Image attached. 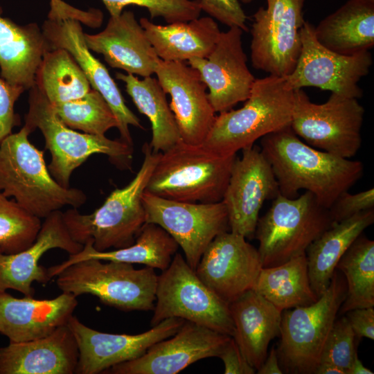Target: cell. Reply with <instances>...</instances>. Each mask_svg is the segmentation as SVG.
I'll return each instance as SVG.
<instances>
[{
    "mask_svg": "<svg viewBox=\"0 0 374 374\" xmlns=\"http://www.w3.org/2000/svg\"><path fill=\"white\" fill-rule=\"evenodd\" d=\"M260 148L272 168L280 195L294 198L305 190L328 209L364 172L360 161L314 148L302 141L290 126L261 138Z\"/></svg>",
    "mask_w": 374,
    "mask_h": 374,
    "instance_id": "cell-1",
    "label": "cell"
},
{
    "mask_svg": "<svg viewBox=\"0 0 374 374\" xmlns=\"http://www.w3.org/2000/svg\"><path fill=\"white\" fill-rule=\"evenodd\" d=\"M32 132L25 124L0 143V193L40 219L66 206L83 205L87 195L82 190L64 188L52 177L44 151L28 139Z\"/></svg>",
    "mask_w": 374,
    "mask_h": 374,
    "instance_id": "cell-2",
    "label": "cell"
},
{
    "mask_svg": "<svg viewBox=\"0 0 374 374\" xmlns=\"http://www.w3.org/2000/svg\"><path fill=\"white\" fill-rule=\"evenodd\" d=\"M144 158L133 179L122 188H116L104 203L90 214H82L76 208L62 212L71 238L84 244L91 241L99 251L132 245L145 223L143 195L158 161L159 153L150 144L143 147Z\"/></svg>",
    "mask_w": 374,
    "mask_h": 374,
    "instance_id": "cell-3",
    "label": "cell"
},
{
    "mask_svg": "<svg viewBox=\"0 0 374 374\" xmlns=\"http://www.w3.org/2000/svg\"><path fill=\"white\" fill-rule=\"evenodd\" d=\"M238 109L216 115L202 145L223 157L235 155L263 136L290 126L294 91L282 77L256 79L248 98Z\"/></svg>",
    "mask_w": 374,
    "mask_h": 374,
    "instance_id": "cell-4",
    "label": "cell"
},
{
    "mask_svg": "<svg viewBox=\"0 0 374 374\" xmlns=\"http://www.w3.org/2000/svg\"><path fill=\"white\" fill-rule=\"evenodd\" d=\"M235 157L181 140L159 153L145 191L179 202H221Z\"/></svg>",
    "mask_w": 374,
    "mask_h": 374,
    "instance_id": "cell-5",
    "label": "cell"
},
{
    "mask_svg": "<svg viewBox=\"0 0 374 374\" xmlns=\"http://www.w3.org/2000/svg\"><path fill=\"white\" fill-rule=\"evenodd\" d=\"M56 277L57 287L76 297L91 294L123 311H150L154 307L158 276L148 266L136 269L131 263L91 258L71 265Z\"/></svg>",
    "mask_w": 374,
    "mask_h": 374,
    "instance_id": "cell-6",
    "label": "cell"
},
{
    "mask_svg": "<svg viewBox=\"0 0 374 374\" xmlns=\"http://www.w3.org/2000/svg\"><path fill=\"white\" fill-rule=\"evenodd\" d=\"M346 292V279L335 269L328 289L315 303L282 312L280 341L276 350L283 371L314 374Z\"/></svg>",
    "mask_w": 374,
    "mask_h": 374,
    "instance_id": "cell-7",
    "label": "cell"
},
{
    "mask_svg": "<svg viewBox=\"0 0 374 374\" xmlns=\"http://www.w3.org/2000/svg\"><path fill=\"white\" fill-rule=\"evenodd\" d=\"M259 217L254 235L263 267L279 265L305 253L310 244L332 224L329 211L310 192L288 198L280 193Z\"/></svg>",
    "mask_w": 374,
    "mask_h": 374,
    "instance_id": "cell-8",
    "label": "cell"
},
{
    "mask_svg": "<svg viewBox=\"0 0 374 374\" xmlns=\"http://www.w3.org/2000/svg\"><path fill=\"white\" fill-rule=\"evenodd\" d=\"M28 105L25 124L42 133L51 155L48 169L62 186L70 187L72 172L93 154H105L118 163L131 159L133 146L121 140L80 133L66 126L35 84L29 89Z\"/></svg>",
    "mask_w": 374,
    "mask_h": 374,
    "instance_id": "cell-9",
    "label": "cell"
},
{
    "mask_svg": "<svg viewBox=\"0 0 374 374\" xmlns=\"http://www.w3.org/2000/svg\"><path fill=\"white\" fill-rule=\"evenodd\" d=\"M161 271L157 279L152 326L177 317L233 337L235 327L229 303L199 278L179 253Z\"/></svg>",
    "mask_w": 374,
    "mask_h": 374,
    "instance_id": "cell-10",
    "label": "cell"
},
{
    "mask_svg": "<svg viewBox=\"0 0 374 374\" xmlns=\"http://www.w3.org/2000/svg\"><path fill=\"white\" fill-rule=\"evenodd\" d=\"M364 115L357 98L331 93L327 101L317 104L299 89L294 90L290 127L309 145L350 159L361 148Z\"/></svg>",
    "mask_w": 374,
    "mask_h": 374,
    "instance_id": "cell-11",
    "label": "cell"
},
{
    "mask_svg": "<svg viewBox=\"0 0 374 374\" xmlns=\"http://www.w3.org/2000/svg\"><path fill=\"white\" fill-rule=\"evenodd\" d=\"M253 15L251 61L253 68L285 78L294 70L301 49L305 0H266Z\"/></svg>",
    "mask_w": 374,
    "mask_h": 374,
    "instance_id": "cell-12",
    "label": "cell"
},
{
    "mask_svg": "<svg viewBox=\"0 0 374 374\" xmlns=\"http://www.w3.org/2000/svg\"><path fill=\"white\" fill-rule=\"evenodd\" d=\"M301 49L293 71L285 77L290 90L313 87L342 96L359 99L363 91L358 83L373 64L365 51L354 55L332 51L316 38L314 26L305 21L301 29Z\"/></svg>",
    "mask_w": 374,
    "mask_h": 374,
    "instance_id": "cell-13",
    "label": "cell"
},
{
    "mask_svg": "<svg viewBox=\"0 0 374 374\" xmlns=\"http://www.w3.org/2000/svg\"><path fill=\"white\" fill-rule=\"evenodd\" d=\"M145 223L159 225L177 242L188 265L195 271L211 242L229 231L224 203H195L163 198L145 191Z\"/></svg>",
    "mask_w": 374,
    "mask_h": 374,
    "instance_id": "cell-14",
    "label": "cell"
},
{
    "mask_svg": "<svg viewBox=\"0 0 374 374\" xmlns=\"http://www.w3.org/2000/svg\"><path fill=\"white\" fill-rule=\"evenodd\" d=\"M235 157L222 202L228 215L230 231L251 238L259 213L268 199L280 193L272 168L260 148L253 145Z\"/></svg>",
    "mask_w": 374,
    "mask_h": 374,
    "instance_id": "cell-15",
    "label": "cell"
},
{
    "mask_svg": "<svg viewBox=\"0 0 374 374\" xmlns=\"http://www.w3.org/2000/svg\"><path fill=\"white\" fill-rule=\"evenodd\" d=\"M184 321L181 318H168L138 335L112 334L93 330L72 315L67 326L78 348L75 373H105L114 366L136 359L153 344L174 335Z\"/></svg>",
    "mask_w": 374,
    "mask_h": 374,
    "instance_id": "cell-16",
    "label": "cell"
},
{
    "mask_svg": "<svg viewBox=\"0 0 374 374\" xmlns=\"http://www.w3.org/2000/svg\"><path fill=\"white\" fill-rule=\"evenodd\" d=\"M262 267L258 249L244 236L228 231L211 242L195 273L211 290L230 303L253 290Z\"/></svg>",
    "mask_w": 374,
    "mask_h": 374,
    "instance_id": "cell-17",
    "label": "cell"
},
{
    "mask_svg": "<svg viewBox=\"0 0 374 374\" xmlns=\"http://www.w3.org/2000/svg\"><path fill=\"white\" fill-rule=\"evenodd\" d=\"M242 33L239 27H229L228 30L221 32L207 57H194L187 61L199 72L208 89V98L215 113L228 111L238 103L244 102L255 82L247 66Z\"/></svg>",
    "mask_w": 374,
    "mask_h": 374,
    "instance_id": "cell-18",
    "label": "cell"
},
{
    "mask_svg": "<svg viewBox=\"0 0 374 374\" xmlns=\"http://www.w3.org/2000/svg\"><path fill=\"white\" fill-rule=\"evenodd\" d=\"M231 337L185 321L172 336L142 356L107 369L114 374H177L202 359L218 357Z\"/></svg>",
    "mask_w": 374,
    "mask_h": 374,
    "instance_id": "cell-19",
    "label": "cell"
},
{
    "mask_svg": "<svg viewBox=\"0 0 374 374\" xmlns=\"http://www.w3.org/2000/svg\"><path fill=\"white\" fill-rule=\"evenodd\" d=\"M42 32L50 47L64 48L73 57L84 72L92 89L107 101L117 121L121 140L133 146L129 126L143 128L139 118L128 108L107 69L88 48L80 21L73 18H48L44 21Z\"/></svg>",
    "mask_w": 374,
    "mask_h": 374,
    "instance_id": "cell-20",
    "label": "cell"
},
{
    "mask_svg": "<svg viewBox=\"0 0 374 374\" xmlns=\"http://www.w3.org/2000/svg\"><path fill=\"white\" fill-rule=\"evenodd\" d=\"M154 74L167 94L181 136L191 145H201L211 130L216 113L199 72L185 62L159 59Z\"/></svg>",
    "mask_w": 374,
    "mask_h": 374,
    "instance_id": "cell-21",
    "label": "cell"
},
{
    "mask_svg": "<svg viewBox=\"0 0 374 374\" xmlns=\"http://www.w3.org/2000/svg\"><path fill=\"white\" fill-rule=\"evenodd\" d=\"M61 249L71 254L80 251L83 245L70 236L62 217L56 211L44 218L35 242L18 253L7 254L0 250V290H15L25 296H33L34 281L45 284L50 280L47 269L39 260L47 251Z\"/></svg>",
    "mask_w": 374,
    "mask_h": 374,
    "instance_id": "cell-22",
    "label": "cell"
},
{
    "mask_svg": "<svg viewBox=\"0 0 374 374\" xmlns=\"http://www.w3.org/2000/svg\"><path fill=\"white\" fill-rule=\"evenodd\" d=\"M91 51L103 55L111 67L143 78L154 74L159 58L132 11L110 16L97 34L84 33Z\"/></svg>",
    "mask_w": 374,
    "mask_h": 374,
    "instance_id": "cell-23",
    "label": "cell"
},
{
    "mask_svg": "<svg viewBox=\"0 0 374 374\" xmlns=\"http://www.w3.org/2000/svg\"><path fill=\"white\" fill-rule=\"evenodd\" d=\"M79 352L67 326L46 337L11 342L0 348V374L75 373Z\"/></svg>",
    "mask_w": 374,
    "mask_h": 374,
    "instance_id": "cell-24",
    "label": "cell"
},
{
    "mask_svg": "<svg viewBox=\"0 0 374 374\" xmlns=\"http://www.w3.org/2000/svg\"><path fill=\"white\" fill-rule=\"evenodd\" d=\"M78 305L76 296L66 292L51 299L13 297L0 290V332L11 342L47 336L67 324Z\"/></svg>",
    "mask_w": 374,
    "mask_h": 374,
    "instance_id": "cell-25",
    "label": "cell"
},
{
    "mask_svg": "<svg viewBox=\"0 0 374 374\" xmlns=\"http://www.w3.org/2000/svg\"><path fill=\"white\" fill-rule=\"evenodd\" d=\"M235 327L233 339L256 370L267 356L270 341L280 335L282 311L253 290L229 303Z\"/></svg>",
    "mask_w": 374,
    "mask_h": 374,
    "instance_id": "cell-26",
    "label": "cell"
},
{
    "mask_svg": "<svg viewBox=\"0 0 374 374\" xmlns=\"http://www.w3.org/2000/svg\"><path fill=\"white\" fill-rule=\"evenodd\" d=\"M0 6V75L9 83L29 90L44 53L51 50L37 23L19 25L2 16Z\"/></svg>",
    "mask_w": 374,
    "mask_h": 374,
    "instance_id": "cell-27",
    "label": "cell"
},
{
    "mask_svg": "<svg viewBox=\"0 0 374 374\" xmlns=\"http://www.w3.org/2000/svg\"><path fill=\"white\" fill-rule=\"evenodd\" d=\"M139 23L158 57L166 62L207 57L222 32L211 17L166 25L156 24L146 17H141Z\"/></svg>",
    "mask_w": 374,
    "mask_h": 374,
    "instance_id": "cell-28",
    "label": "cell"
},
{
    "mask_svg": "<svg viewBox=\"0 0 374 374\" xmlns=\"http://www.w3.org/2000/svg\"><path fill=\"white\" fill-rule=\"evenodd\" d=\"M178 248L177 242L162 227L154 223H145L132 245L99 251L93 247L92 242L88 241L80 251L69 255V258L61 264L51 266L47 272L51 278L71 265L91 258L143 264L163 271L170 265Z\"/></svg>",
    "mask_w": 374,
    "mask_h": 374,
    "instance_id": "cell-29",
    "label": "cell"
},
{
    "mask_svg": "<svg viewBox=\"0 0 374 374\" xmlns=\"http://www.w3.org/2000/svg\"><path fill=\"white\" fill-rule=\"evenodd\" d=\"M374 222V210L333 224L308 247L305 254L310 286L319 298L328 289L336 266L362 232Z\"/></svg>",
    "mask_w": 374,
    "mask_h": 374,
    "instance_id": "cell-30",
    "label": "cell"
},
{
    "mask_svg": "<svg viewBox=\"0 0 374 374\" xmlns=\"http://www.w3.org/2000/svg\"><path fill=\"white\" fill-rule=\"evenodd\" d=\"M318 42L343 55L369 51L374 45V3L348 0L314 26Z\"/></svg>",
    "mask_w": 374,
    "mask_h": 374,
    "instance_id": "cell-31",
    "label": "cell"
},
{
    "mask_svg": "<svg viewBox=\"0 0 374 374\" xmlns=\"http://www.w3.org/2000/svg\"><path fill=\"white\" fill-rule=\"evenodd\" d=\"M116 78L125 84L134 104L151 123L150 145L155 152L166 151L181 141L179 128L158 80L151 76L139 79L134 75L117 72Z\"/></svg>",
    "mask_w": 374,
    "mask_h": 374,
    "instance_id": "cell-32",
    "label": "cell"
},
{
    "mask_svg": "<svg viewBox=\"0 0 374 374\" xmlns=\"http://www.w3.org/2000/svg\"><path fill=\"white\" fill-rule=\"evenodd\" d=\"M253 290L282 312L319 299L310 286L305 253L277 266L262 267Z\"/></svg>",
    "mask_w": 374,
    "mask_h": 374,
    "instance_id": "cell-33",
    "label": "cell"
},
{
    "mask_svg": "<svg viewBox=\"0 0 374 374\" xmlns=\"http://www.w3.org/2000/svg\"><path fill=\"white\" fill-rule=\"evenodd\" d=\"M35 84L51 104L80 98L91 89L81 68L64 48H53L44 53Z\"/></svg>",
    "mask_w": 374,
    "mask_h": 374,
    "instance_id": "cell-34",
    "label": "cell"
},
{
    "mask_svg": "<svg viewBox=\"0 0 374 374\" xmlns=\"http://www.w3.org/2000/svg\"><path fill=\"white\" fill-rule=\"evenodd\" d=\"M344 275L346 296L339 312L374 306V241L359 235L338 262Z\"/></svg>",
    "mask_w": 374,
    "mask_h": 374,
    "instance_id": "cell-35",
    "label": "cell"
},
{
    "mask_svg": "<svg viewBox=\"0 0 374 374\" xmlns=\"http://www.w3.org/2000/svg\"><path fill=\"white\" fill-rule=\"evenodd\" d=\"M51 105L61 121L73 130L104 136L111 128L118 127L111 107L102 95L92 88L80 98Z\"/></svg>",
    "mask_w": 374,
    "mask_h": 374,
    "instance_id": "cell-36",
    "label": "cell"
},
{
    "mask_svg": "<svg viewBox=\"0 0 374 374\" xmlns=\"http://www.w3.org/2000/svg\"><path fill=\"white\" fill-rule=\"evenodd\" d=\"M41 219L0 193V250L7 254L29 247L36 240Z\"/></svg>",
    "mask_w": 374,
    "mask_h": 374,
    "instance_id": "cell-37",
    "label": "cell"
},
{
    "mask_svg": "<svg viewBox=\"0 0 374 374\" xmlns=\"http://www.w3.org/2000/svg\"><path fill=\"white\" fill-rule=\"evenodd\" d=\"M110 16H118L130 5L147 9L150 18L162 17L167 24L188 21L199 17L198 0H102Z\"/></svg>",
    "mask_w": 374,
    "mask_h": 374,
    "instance_id": "cell-38",
    "label": "cell"
},
{
    "mask_svg": "<svg viewBox=\"0 0 374 374\" xmlns=\"http://www.w3.org/2000/svg\"><path fill=\"white\" fill-rule=\"evenodd\" d=\"M355 339L346 316L336 319L323 346L319 363L333 364L346 370L348 374L357 353Z\"/></svg>",
    "mask_w": 374,
    "mask_h": 374,
    "instance_id": "cell-39",
    "label": "cell"
},
{
    "mask_svg": "<svg viewBox=\"0 0 374 374\" xmlns=\"http://www.w3.org/2000/svg\"><path fill=\"white\" fill-rule=\"evenodd\" d=\"M374 189L369 188L355 194L348 190L341 193L328 208L333 224L348 219L363 211L373 209Z\"/></svg>",
    "mask_w": 374,
    "mask_h": 374,
    "instance_id": "cell-40",
    "label": "cell"
},
{
    "mask_svg": "<svg viewBox=\"0 0 374 374\" xmlns=\"http://www.w3.org/2000/svg\"><path fill=\"white\" fill-rule=\"evenodd\" d=\"M24 88L13 85L0 77V143L21 124L15 105Z\"/></svg>",
    "mask_w": 374,
    "mask_h": 374,
    "instance_id": "cell-41",
    "label": "cell"
},
{
    "mask_svg": "<svg viewBox=\"0 0 374 374\" xmlns=\"http://www.w3.org/2000/svg\"><path fill=\"white\" fill-rule=\"evenodd\" d=\"M202 11L229 26H237L247 31V16L239 0H198Z\"/></svg>",
    "mask_w": 374,
    "mask_h": 374,
    "instance_id": "cell-42",
    "label": "cell"
},
{
    "mask_svg": "<svg viewBox=\"0 0 374 374\" xmlns=\"http://www.w3.org/2000/svg\"><path fill=\"white\" fill-rule=\"evenodd\" d=\"M224 365L225 374H253V368L242 355L233 337H231L219 355Z\"/></svg>",
    "mask_w": 374,
    "mask_h": 374,
    "instance_id": "cell-43",
    "label": "cell"
},
{
    "mask_svg": "<svg viewBox=\"0 0 374 374\" xmlns=\"http://www.w3.org/2000/svg\"><path fill=\"white\" fill-rule=\"evenodd\" d=\"M347 320L355 338L363 337L374 339L373 307L357 308L346 312Z\"/></svg>",
    "mask_w": 374,
    "mask_h": 374,
    "instance_id": "cell-44",
    "label": "cell"
},
{
    "mask_svg": "<svg viewBox=\"0 0 374 374\" xmlns=\"http://www.w3.org/2000/svg\"><path fill=\"white\" fill-rule=\"evenodd\" d=\"M256 371L258 374L283 373L279 364L276 350L274 346L271 348L269 354L267 356L262 364L256 370Z\"/></svg>",
    "mask_w": 374,
    "mask_h": 374,
    "instance_id": "cell-45",
    "label": "cell"
},
{
    "mask_svg": "<svg viewBox=\"0 0 374 374\" xmlns=\"http://www.w3.org/2000/svg\"><path fill=\"white\" fill-rule=\"evenodd\" d=\"M314 374H347L344 368L328 362H320L317 366Z\"/></svg>",
    "mask_w": 374,
    "mask_h": 374,
    "instance_id": "cell-46",
    "label": "cell"
},
{
    "mask_svg": "<svg viewBox=\"0 0 374 374\" xmlns=\"http://www.w3.org/2000/svg\"><path fill=\"white\" fill-rule=\"evenodd\" d=\"M348 374H373V372L363 365L356 353L348 371Z\"/></svg>",
    "mask_w": 374,
    "mask_h": 374,
    "instance_id": "cell-47",
    "label": "cell"
},
{
    "mask_svg": "<svg viewBox=\"0 0 374 374\" xmlns=\"http://www.w3.org/2000/svg\"><path fill=\"white\" fill-rule=\"evenodd\" d=\"M51 11L62 12L66 10L69 5L62 0H50Z\"/></svg>",
    "mask_w": 374,
    "mask_h": 374,
    "instance_id": "cell-48",
    "label": "cell"
},
{
    "mask_svg": "<svg viewBox=\"0 0 374 374\" xmlns=\"http://www.w3.org/2000/svg\"><path fill=\"white\" fill-rule=\"evenodd\" d=\"M240 1H242L244 3H249L251 1H253V0H240Z\"/></svg>",
    "mask_w": 374,
    "mask_h": 374,
    "instance_id": "cell-49",
    "label": "cell"
},
{
    "mask_svg": "<svg viewBox=\"0 0 374 374\" xmlns=\"http://www.w3.org/2000/svg\"><path fill=\"white\" fill-rule=\"evenodd\" d=\"M363 1L374 3V0H363Z\"/></svg>",
    "mask_w": 374,
    "mask_h": 374,
    "instance_id": "cell-50",
    "label": "cell"
}]
</instances>
